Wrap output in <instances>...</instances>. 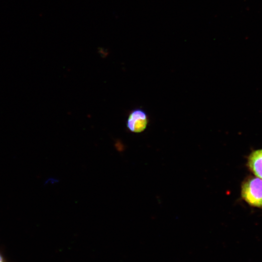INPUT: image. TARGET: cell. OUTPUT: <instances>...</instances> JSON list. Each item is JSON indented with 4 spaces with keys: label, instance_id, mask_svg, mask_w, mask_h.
<instances>
[{
    "label": "cell",
    "instance_id": "obj_1",
    "mask_svg": "<svg viewBox=\"0 0 262 262\" xmlns=\"http://www.w3.org/2000/svg\"><path fill=\"white\" fill-rule=\"evenodd\" d=\"M241 196L249 205L262 208V180L258 177L246 180L242 185Z\"/></svg>",
    "mask_w": 262,
    "mask_h": 262
},
{
    "label": "cell",
    "instance_id": "obj_2",
    "mask_svg": "<svg viewBox=\"0 0 262 262\" xmlns=\"http://www.w3.org/2000/svg\"><path fill=\"white\" fill-rule=\"evenodd\" d=\"M148 122L147 113L142 109L137 108L132 110L129 114L126 126L130 131L140 133L146 130Z\"/></svg>",
    "mask_w": 262,
    "mask_h": 262
},
{
    "label": "cell",
    "instance_id": "obj_3",
    "mask_svg": "<svg viewBox=\"0 0 262 262\" xmlns=\"http://www.w3.org/2000/svg\"><path fill=\"white\" fill-rule=\"evenodd\" d=\"M248 164L252 172L262 180V149L254 151L250 154Z\"/></svg>",
    "mask_w": 262,
    "mask_h": 262
},
{
    "label": "cell",
    "instance_id": "obj_4",
    "mask_svg": "<svg viewBox=\"0 0 262 262\" xmlns=\"http://www.w3.org/2000/svg\"><path fill=\"white\" fill-rule=\"evenodd\" d=\"M0 262H6L3 255L0 252Z\"/></svg>",
    "mask_w": 262,
    "mask_h": 262
}]
</instances>
